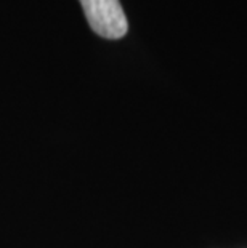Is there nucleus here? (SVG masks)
I'll list each match as a JSON object with an SVG mask.
<instances>
[{"mask_svg": "<svg viewBox=\"0 0 247 248\" xmlns=\"http://www.w3.org/2000/svg\"><path fill=\"white\" fill-rule=\"evenodd\" d=\"M87 23L103 39L115 40L127 34L129 23L119 0H81Z\"/></svg>", "mask_w": 247, "mask_h": 248, "instance_id": "obj_1", "label": "nucleus"}]
</instances>
